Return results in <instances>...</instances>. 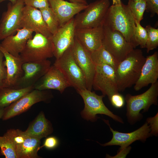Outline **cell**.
Returning a JSON list of instances; mask_svg holds the SVG:
<instances>
[{
  "instance_id": "26",
  "label": "cell",
  "mask_w": 158,
  "mask_h": 158,
  "mask_svg": "<svg viewBox=\"0 0 158 158\" xmlns=\"http://www.w3.org/2000/svg\"><path fill=\"white\" fill-rule=\"evenodd\" d=\"M90 55L95 65L106 64L112 67L115 70L119 63L102 46L90 53Z\"/></svg>"
},
{
  "instance_id": "43",
  "label": "cell",
  "mask_w": 158,
  "mask_h": 158,
  "mask_svg": "<svg viewBox=\"0 0 158 158\" xmlns=\"http://www.w3.org/2000/svg\"><path fill=\"white\" fill-rule=\"evenodd\" d=\"M6 0H8L10 1V2H11L12 4H14L16 2L17 0H0V3L2 2L3 1Z\"/></svg>"
},
{
  "instance_id": "28",
  "label": "cell",
  "mask_w": 158,
  "mask_h": 158,
  "mask_svg": "<svg viewBox=\"0 0 158 158\" xmlns=\"http://www.w3.org/2000/svg\"><path fill=\"white\" fill-rule=\"evenodd\" d=\"M0 153L6 158H18L16 146L6 136H0Z\"/></svg>"
},
{
  "instance_id": "25",
  "label": "cell",
  "mask_w": 158,
  "mask_h": 158,
  "mask_svg": "<svg viewBox=\"0 0 158 158\" xmlns=\"http://www.w3.org/2000/svg\"><path fill=\"white\" fill-rule=\"evenodd\" d=\"M40 140L28 136L22 144L16 146L18 158H38L37 152L40 149Z\"/></svg>"
},
{
  "instance_id": "44",
  "label": "cell",
  "mask_w": 158,
  "mask_h": 158,
  "mask_svg": "<svg viewBox=\"0 0 158 158\" xmlns=\"http://www.w3.org/2000/svg\"><path fill=\"white\" fill-rule=\"evenodd\" d=\"M139 0H128V1H137Z\"/></svg>"
},
{
  "instance_id": "40",
  "label": "cell",
  "mask_w": 158,
  "mask_h": 158,
  "mask_svg": "<svg viewBox=\"0 0 158 158\" xmlns=\"http://www.w3.org/2000/svg\"><path fill=\"white\" fill-rule=\"evenodd\" d=\"M70 2L73 3H77L83 4H88L86 0H69Z\"/></svg>"
},
{
  "instance_id": "37",
  "label": "cell",
  "mask_w": 158,
  "mask_h": 158,
  "mask_svg": "<svg viewBox=\"0 0 158 158\" xmlns=\"http://www.w3.org/2000/svg\"><path fill=\"white\" fill-rule=\"evenodd\" d=\"M146 4V10L150 13V16L158 14V0H145Z\"/></svg>"
},
{
  "instance_id": "41",
  "label": "cell",
  "mask_w": 158,
  "mask_h": 158,
  "mask_svg": "<svg viewBox=\"0 0 158 158\" xmlns=\"http://www.w3.org/2000/svg\"><path fill=\"white\" fill-rule=\"evenodd\" d=\"M112 5H115L121 4L122 2L121 0H112Z\"/></svg>"
},
{
  "instance_id": "29",
  "label": "cell",
  "mask_w": 158,
  "mask_h": 158,
  "mask_svg": "<svg viewBox=\"0 0 158 158\" xmlns=\"http://www.w3.org/2000/svg\"><path fill=\"white\" fill-rule=\"evenodd\" d=\"M128 6L135 22L140 23L143 19L144 13L146 10V4L145 0H140L137 1H128Z\"/></svg>"
},
{
  "instance_id": "33",
  "label": "cell",
  "mask_w": 158,
  "mask_h": 158,
  "mask_svg": "<svg viewBox=\"0 0 158 158\" xmlns=\"http://www.w3.org/2000/svg\"><path fill=\"white\" fill-rule=\"evenodd\" d=\"M25 5L40 9L49 7V0H23Z\"/></svg>"
},
{
  "instance_id": "16",
  "label": "cell",
  "mask_w": 158,
  "mask_h": 158,
  "mask_svg": "<svg viewBox=\"0 0 158 158\" xmlns=\"http://www.w3.org/2000/svg\"><path fill=\"white\" fill-rule=\"evenodd\" d=\"M20 26L35 33L41 34L51 38L52 35L49 30L39 9L26 5L22 12Z\"/></svg>"
},
{
  "instance_id": "24",
  "label": "cell",
  "mask_w": 158,
  "mask_h": 158,
  "mask_svg": "<svg viewBox=\"0 0 158 158\" xmlns=\"http://www.w3.org/2000/svg\"><path fill=\"white\" fill-rule=\"evenodd\" d=\"M33 89V86L21 89L0 88V108L8 107Z\"/></svg>"
},
{
  "instance_id": "39",
  "label": "cell",
  "mask_w": 158,
  "mask_h": 158,
  "mask_svg": "<svg viewBox=\"0 0 158 158\" xmlns=\"http://www.w3.org/2000/svg\"><path fill=\"white\" fill-rule=\"evenodd\" d=\"M131 147L130 146L123 148H119L117 154L114 156H111L109 154L106 155V157L112 158H125L130 152Z\"/></svg>"
},
{
  "instance_id": "10",
  "label": "cell",
  "mask_w": 158,
  "mask_h": 158,
  "mask_svg": "<svg viewBox=\"0 0 158 158\" xmlns=\"http://www.w3.org/2000/svg\"><path fill=\"white\" fill-rule=\"evenodd\" d=\"M25 6L23 0H17L14 4L7 5V9L4 12L0 20V40L14 35L21 29L22 12Z\"/></svg>"
},
{
  "instance_id": "34",
  "label": "cell",
  "mask_w": 158,
  "mask_h": 158,
  "mask_svg": "<svg viewBox=\"0 0 158 158\" xmlns=\"http://www.w3.org/2000/svg\"><path fill=\"white\" fill-rule=\"evenodd\" d=\"M146 122L149 126L151 135L157 136L158 135V113L153 117L148 118Z\"/></svg>"
},
{
  "instance_id": "22",
  "label": "cell",
  "mask_w": 158,
  "mask_h": 158,
  "mask_svg": "<svg viewBox=\"0 0 158 158\" xmlns=\"http://www.w3.org/2000/svg\"><path fill=\"white\" fill-rule=\"evenodd\" d=\"M3 52L7 69V76L4 87L14 88L22 77L23 71L22 68L23 63L20 58L16 57L0 47Z\"/></svg>"
},
{
  "instance_id": "5",
  "label": "cell",
  "mask_w": 158,
  "mask_h": 158,
  "mask_svg": "<svg viewBox=\"0 0 158 158\" xmlns=\"http://www.w3.org/2000/svg\"><path fill=\"white\" fill-rule=\"evenodd\" d=\"M54 56L51 38L38 33L29 39L20 57L23 63L47 59Z\"/></svg>"
},
{
  "instance_id": "1",
  "label": "cell",
  "mask_w": 158,
  "mask_h": 158,
  "mask_svg": "<svg viewBox=\"0 0 158 158\" xmlns=\"http://www.w3.org/2000/svg\"><path fill=\"white\" fill-rule=\"evenodd\" d=\"M103 25L121 32L134 49L137 47L134 36L135 21L128 5L122 2L119 5L110 6L106 14Z\"/></svg>"
},
{
  "instance_id": "2",
  "label": "cell",
  "mask_w": 158,
  "mask_h": 158,
  "mask_svg": "<svg viewBox=\"0 0 158 158\" xmlns=\"http://www.w3.org/2000/svg\"><path fill=\"white\" fill-rule=\"evenodd\" d=\"M145 60L141 50L134 49L118 63L115 70L118 92H123L135 84Z\"/></svg>"
},
{
  "instance_id": "20",
  "label": "cell",
  "mask_w": 158,
  "mask_h": 158,
  "mask_svg": "<svg viewBox=\"0 0 158 158\" xmlns=\"http://www.w3.org/2000/svg\"><path fill=\"white\" fill-rule=\"evenodd\" d=\"M33 32L25 28L18 30L17 33L9 35L3 40L0 47L16 57H19L28 40L32 37Z\"/></svg>"
},
{
  "instance_id": "31",
  "label": "cell",
  "mask_w": 158,
  "mask_h": 158,
  "mask_svg": "<svg viewBox=\"0 0 158 158\" xmlns=\"http://www.w3.org/2000/svg\"><path fill=\"white\" fill-rule=\"evenodd\" d=\"M135 28L134 39L137 46L140 45L142 48H145L147 39V33L145 28L140 24L135 22Z\"/></svg>"
},
{
  "instance_id": "19",
  "label": "cell",
  "mask_w": 158,
  "mask_h": 158,
  "mask_svg": "<svg viewBox=\"0 0 158 158\" xmlns=\"http://www.w3.org/2000/svg\"><path fill=\"white\" fill-rule=\"evenodd\" d=\"M75 36L83 47L91 53L102 46L104 36L103 26L75 29Z\"/></svg>"
},
{
  "instance_id": "30",
  "label": "cell",
  "mask_w": 158,
  "mask_h": 158,
  "mask_svg": "<svg viewBox=\"0 0 158 158\" xmlns=\"http://www.w3.org/2000/svg\"><path fill=\"white\" fill-rule=\"evenodd\" d=\"M147 33V39L145 48L147 52L156 49L158 46V29L147 25L145 28Z\"/></svg>"
},
{
  "instance_id": "14",
  "label": "cell",
  "mask_w": 158,
  "mask_h": 158,
  "mask_svg": "<svg viewBox=\"0 0 158 158\" xmlns=\"http://www.w3.org/2000/svg\"><path fill=\"white\" fill-rule=\"evenodd\" d=\"M51 62L47 59L23 63V75L14 88L21 89L33 86L48 71Z\"/></svg>"
},
{
  "instance_id": "8",
  "label": "cell",
  "mask_w": 158,
  "mask_h": 158,
  "mask_svg": "<svg viewBox=\"0 0 158 158\" xmlns=\"http://www.w3.org/2000/svg\"><path fill=\"white\" fill-rule=\"evenodd\" d=\"M52 97L51 94L46 90L33 89L4 108L2 118L3 120L8 119L25 112L34 104L48 101Z\"/></svg>"
},
{
  "instance_id": "27",
  "label": "cell",
  "mask_w": 158,
  "mask_h": 158,
  "mask_svg": "<svg viewBox=\"0 0 158 158\" xmlns=\"http://www.w3.org/2000/svg\"><path fill=\"white\" fill-rule=\"evenodd\" d=\"M39 10L49 30L52 35H54L59 27L58 21L56 15L49 6Z\"/></svg>"
},
{
  "instance_id": "3",
  "label": "cell",
  "mask_w": 158,
  "mask_h": 158,
  "mask_svg": "<svg viewBox=\"0 0 158 158\" xmlns=\"http://www.w3.org/2000/svg\"><path fill=\"white\" fill-rule=\"evenodd\" d=\"M158 81L151 84L150 87L143 93L135 95L127 94L125 99L126 103V116L128 122L132 125L142 118L140 113L147 112L150 106L158 105Z\"/></svg>"
},
{
  "instance_id": "15",
  "label": "cell",
  "mask_w": 158,
  "mask_h": 158,
  "mask_svg": "<svg viewBox=\"0 0 158 158\" xmlns=\"http://www.w3.org/2000/svg\"><path fill=\"white\" fill-rule=\"evenodd\" d=\"M75 28L74 18L61 26L51 38L54 47V56L56 59L60 57L73 44Z\"/></svg>"
},
{
  "instance_id": "12",
  "label": "cell",
  "mask_w": 158,
  "mask_h": 158,
  "mask_svg": "<svg viewBox=\"0 0 158 158\" xmlns=\"http://www.w3.org/2000/svg\"><path fill=\"white\" fill-rule=\"evenodd\" d=\"M104 121L109 126L112 134L111 140L103 144H100L103 146L118 145L120 148H123L130 146L133 142L140 140L145 142L151 135L149 126L146 122L141 127L130 133H124L114 130L110 126L109 121L105 120Z\"/></svg>"
},
{
  "instance_id": "17",
  "label": "cell",
  "mask_w": 158,
  "mask_h": 158,
  "mask_svg": "<svg viewBox=\"0 0 158 158\" xmlns=\"http://www.w3.org/2000/svg\"><path fill=\"white\" fill-rule=\"evenodd\" d=\"M71 85L61 71L56 66H51L47 73L34 85V89L40 90L54 89L62 93Z\"/></svg>"
},
{
  "instance_id": "36",
  "label": "cell",
  "mask_w": 158,
  "mask_h": 158,
  "mask_svg": "<svg viewBox=\"0 0 158 158\" xmlns=\"http://www.w3.org/2000/svg\"><path fill=\"white\" fill-rule=\"evenodd\" d=\"M109 99L112 105L115 108H121L124 105L125 99L119 92L113 95Z\"/></svg>"
},
{
  "instance_id": "11",
  "label": "cell",
  "mask_w": 158,
  "mask_h": 158,
  "mask_svg": "<svg viewBox=\"0 0 158 158\" xmlns=\"http://www.w3.org/2000/svg\"><path fill=\"white\" fill-rule=\"evenodd\" d=\"M92 87L101 91L109 99L113 95L118 92L114 69L105 64L96 65Z\"/></svg>"
},
{
  "instance_id": "35",
  "label": "cell",
  "mask_w": 158,
  "mask_h": 158,
  "mask_svg": "<svg viewBox=\"0 0 158 158\" xmlns=\"http://www.w3.org/2000/svg\"><path fill=\"white\" fill-rule=\"evenodd\" d=\"M4 57V54L0 49V88L4 87L7 76V69Z\"/></svg>"
},
{
  "instance_id": "38",
  "label": "cell",
  "mask_w": 158,
  "mask_h": 158,
  "mask_svg": "<svg viewBox=\"0 0 158 158\" xmlns=\"http://www.w3.org/2000/svg\"><path fill=\"white\" fill-rule=\"evenodd\" d=\"M58 139L55 136H50L45 140L43 145L40 147V149L44 147L49 150H52L57 147L59 145Z\"/></svg>"
},
{
  "instance_id": "23",
  "label": "cell",
  "mask_w": 158,
  "mask_h": 158,
  "mask_svg": "<svg viewBox=\"0 0 158 158\" xmlns=\"http://www.w3.org/2000/svg\"><path fill=\"white\" fill-rule=\"evenodd\" d=\"M53 131L51 123L42 111L30 124L25 132L29 136L41 140L51 134Z\"/></svg>"
},
{
  "instance_id": "6",
  "label": "cell",
  "mask_w": 158,
  "mask_h": 158,
  "mask_svg": "<svg viewBox=\"0 0 158 158\" xmlns=\"http://www.w3.org/2000/svg\"><path fill=\"white\" fill-rule=\"evenodd\" d=\"M110 6L109 0H97L88 4L83 12L79 13L74 18L75 29L103 26Z\"/></svg>"
},
{
  "instance_id": "21",
  "label": "cell",
  "mask_w": 158,
  "mask_h": 158,
  "mask_svg": "<svg viewBox=\"0 0 158 158\" xmlns=\"http://www.w3.org/2000/svg\"><path fill=\"white\" fill-rule=\"evenodd\" d=\"M158 78V52L147 56L142 67L140 76L134 85L136 91L140 90L149 84L154 83Z\"/></svg>"
},
{
  "instance_id": "7",
  "label": "cell",
  "mask_w": 158,
  "mask_h": 158,
  "mask_svg": "<svg viewBox=\"0 0 158 158\" xmlns=\"http://www.w3.org/2000/svg\"><path fill=\"white\" fill-rule=\"evenodd\" d=\"M54 65L61 71L71 86L77 91L87 89L84 75L74 59L71 46L56 59Z\"/></svg>"
},
{
  "instance_id": "13",
  "label": "cell",
  "mask_w": 158,
  "mask_h": 158,
  "mask_svg": "<svg viewBox=\"0 0 158 158\" xmlns=\"http://www.w3.org/2000/svg\"><path fill=\"white\" fill-rule=\"evenodd\" d=\"M71 49L74 59L84 75L87 89L91 91L95 73L96 65L91 58L90 53L75 36Z\"/></svg>"
},
{
  "instance_id": "9",
  "label": "cell",
  "mask_w": 158,
  "mask_h": 158,
  "mask_svg": "<svg viewBox=\"0 0 158 158\" xmlns=\"http://www.w3.org/2000/svg\"><path fill=\"white\" fill-rule=\"evenodd\" d=\"M104 36L102 46L119 63L134 48L120 32L103 25Z\"/></svg>"
},
{
  "instance_id": "32",
  "label": "cell",
  "mask_w": 158,
  "mask_h": 158,
  "mask_svg": "<svg viewBox=\"0 0 158 158\" xmlns=\"http://www.w3.org/2000/svg\"><path fill=\"white\" fill-rule=\"evenodd\" d=\"M16 146L23 143L28 135L25 131L19 129H10L4 134Z\"/></svg>"
},
{
  "instance_id": "42",
  "label": "cell",
  "mask_w": 158,
  "mask_h": 158,
  "mask_svg": "<svg viewBox=\"0 0 158 158\" xmlns=\"http://www.w3.org/2000/svg\"><path fill=\"white\" fill-rule=\"evenodd\" d=\"M4 108H0V119L2 118L4 113Z\"/></svg>"
},
{
  "instance_id": "4",
  "label": "cell",
  "mask_w": 158,
  "mask_h": 158,
  "mask_svg": "<svg viewBox=\"0 0 158 158\" xmlns=\"http://www.w3.org/2000/svg\"><path fill=\"white\" fill-rule=\"evenodd\" d=\"M77 91L82 98L84 103V108L81 112V116L84 119L95 122L98 118L97 115L101 114L107 115L120 123H124L121 118L114 114L105 105L103 101L104 95H98L87 89Z\"/></svg>"
},
{
  "instance_id": "18",
  "label": "cell",
  "mask_w": 158,
  "mask_h": 158,
  "mask_svg": "<svg viewBox=\"0 0 158 158\" xmlns=\"http://www.w3.org/2000/svg\"><path fill=\"white\" fill-rule=\"evenodd\" d=\"M49 7L56 15L59 27L64 25L74 16L85 9L88 5L68 2L64 0H49Z\"/></svg>"
}]
</instances>
